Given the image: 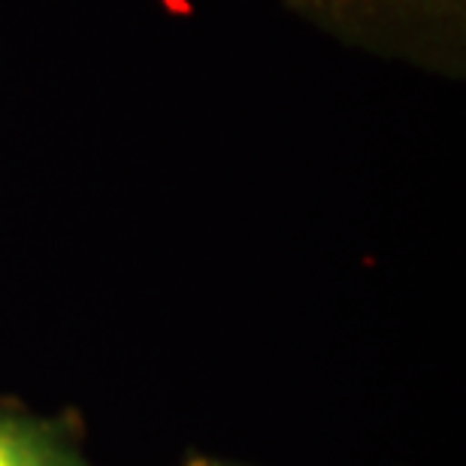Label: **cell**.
<instances>
[{
	"instance_id": "1",
	"label": "cell",
	"mask_w": 466,
	"mask_h": 466,
	"mask_svg": "<svg viewBox=\"0 0 466 466\" xmlns=\"http://www.w3.org/2000/svg\"><path fill=\"white\" fill-rule=\"evenodd\" d=\"M0 466H73L61 445L49 440L40 427L0 418Z\"/></svg>"
}]
</instances>
